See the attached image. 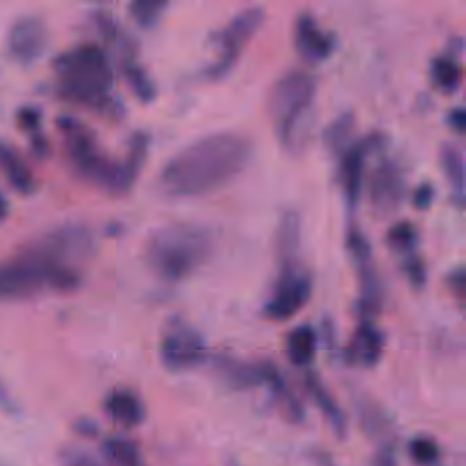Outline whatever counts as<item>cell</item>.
Segmentation results:
<instances>
[{"label": "cell", "mask_w": 466, "mask_h": 466, "mask_svg": "<svg viewBox=\"0 0 466 466\" xmlns=\"http://www.w3.org/2000/svg\"><path fill=\"white\" fill-rule=\"evenodd\" d=\"M94 252V236L80 223L43 234L0 260V302L77 290L84 282V264Z\"/></svg>", "instance_id": "cell-1"}, {"label": "cell", "mask_w": 466, "mask_h": 466, "mask_svg": "<svg viewBox=\"0 0 466 466\" xmlns=\"http://www.w3.org/2000/svg\"><path fill=\"white\" fill-rule=\"evenodd\" d=\"M253 155L247 136L219 130L196 138L163 166L160 187L173 198H196L219 189L236 178Z\"/></svg>", "instance_id": "cell-2"}, {"label": "cell", "mask_w": 466, "mask_h": 466, "mask_svg": "<svg viewBox=\"0 0 466 466\" xmlns=\"http://www.w3.org/2000/svg\"><path fill=\"white\" fill-rule=\"evenodd\" d=\"M56 127L67 157L81 177L111 195H127L133 189L148 159V132L136 130L127 141V155L116 159L103 148L97 133L77 116L62 114Z\"/></svg>", "instance_id": "cell-3"}, {"label": "cell", "mask_w": 466, "mask_h": 466, "mask_svg": "<svg viewBox=\"0 0 466 466\" xmlns=\"http://www.w3.org/2000/svg\"><path fill=\"white\" fill-rule=\"evenodd\" d=\"M53 70L59 97L111 121L124 118L127 107L114 92L116 66L99 43H80L64 51L54 59Z\"/></svg>", "instance_id": "cell-4"}, {"label": "cell", "mask_w": 466, "mask_h": 466, "mask_svg": "<svg viewBox=\"0 0 466 466\" xmlns=\"http://www.w3.org/2000/svg\"><path fill=\"white\" fill-rule=\"evenodd\" d=\"M214 250L215 234L211 228L201 223L176 222L152 231L144 256L160 279L177 283L198 271Z\"/></svg>", "instance_id": "cell-5"}, {"label": "cell", "mask_w": 466, "mask_h": 466, "mask_svg": "<svg viewBox=\"0 0 466 466\" xmlns=\"http://www.w3.org/2000/svg\"><path fill=\"white\" fill-rule=\"evenodd\" d=\"M316 91L315 75L299 67L286 70L269 89V118L278 141L288 151H301L307 141Z\"/></svg>", "instance_id": "cell-6"}, {"label": "cell", "mask_w": 466, "mask_h": 466, "mask_svg": "<svg viewBox=\"0 0 466 466\" xmlns=\"http://www.w3.org/2000/svg\"><path fill=\"white\" fill-rule=\"evenodd\" d=\"M266 20V9L261 5H250L234 13L225 25L212 35L215 58L203 69V76L218 80L228 75L238 62L242 51L255 36Z\"/></svg>", "instance_id": "cell-7"}, {"label": "cell", "mask_w": 466, "mask_h": 466, "mask_svg": "<svg viewBox=\"0 0 466 466\" xmlns=\"http://www.w3.org/2000/svg\"><path fill=\"white\" fill-rule=\"evenodd\" d=\"M163 367L173 373L195 370L208 360L206 338L181 316L168 319L159 343Z\"/></svg>", "instance_id": "cell-8"}, {"label": "cell", "mask_w": 466, "mask_h": 466, "mask_svg": "<svg viewBox=\"0 0 466 466\" xmlns=\"http://www.w3.org/2000/svg\"><path fill=\"white\" fill-rule=\"evenodd\" d=\"M279 266V274L263 305L264 316L275 323H283L299 315L313 293L312 277L299 261Z\"/></svg>", "instance_id": "cell-9"}, {"label": "cell", "mask_w": 466, "mask_h": 466, "mask_svg": "<svg viewBox=\"0 0 466 466\" xmlns=\"http://www.w3.org/2000/svg\"><path fill=\"white\" fill-rule=\"evenodd\" d=\"M50 31L47 24L37 15H24L15 18L6 35L7 56L15 64L31 67L47 53Z\"/></svg>", "instance_id": "cell-10"}, {"label": "cell", "mask_w": 466, "mask_h": 466, "mask_svg": "<svg viewBox=\"0 0 466 466\" xmlns=\"http://www.w3.org/2000/svg\"><path fill=\"white\" fill-rule=\"evenodd\" d=\"M386 146V137L381 133H370L360 140L349 144L340 152L339 184L349 209H354L364 189L367 160L373 151Z\"/></svg>", "instance_id": "cell-11"}, {"label": "cell", "mask_w": 466, "mask_h": 466, "mask_svg": "<svg viewBox=\"0 0 466 466\" xmlns=\"http://www.w3.org/2000/svg\"><path fill=\"white\" fill-rule=\"evenodd\" d=\"M406 193V177L400 165L392 159H381L368 178V198L379 214H390L402 203Z\"/></svg>", "instance_id": "cell-12"}, {"label": "cell", "mask_w": 466, "mask_h": 466, "mask_svg": "<svg viewBox=\"0 0 466 466\" xmlns=\"http://www.w3.org/2000/svg\"><path fill=\"white\" fill-rule=\"evenodd\" d=\"M386 350V335L372 319H361L354 329L343 360L350 367L370 370L379 365Z\"/></svg>", "instance_id": "cell-13"}, {"label": "cell", "mask_w": 466, "mask_h": 466, "mask_svg": "<svg viewBox=\"0 0 466 466\" xmlns=\"http://www.w3.org/2000/svg\"><path fill=\"white\" fill-rule=\"evenodd\" d=\"M294 45L308 62H323L332 56L337 39L332 32L320 25L312 13L304 10L294 21Z\"/></svg>", "instance_id": "cell-14"}, {"label": "cell", "mask_w": 466, "mask_h": 466, "mask_svg": "<svg viewBox=\"0 0 466 466\" xmlns=\"http://www.w3.org/2000/svg\"><path fill=\"white\" fill-rule=\"evenodd\" d=\"M215 375L228 389L248 391L264 384V361L249 362L228 353H219L212 359Z\"/></svg>", "instance_id": "cell-15"}, {"label": "cell", "mask_w": 466, "mask_h": 466, "mask_svg": "<svg viewBox=\"0 0 466 466\" xmlns=\"http://www.w3.org/2000/svg\"><path fill=\"white\" fill-rule=\"evenodd\" d=\"M304 387L334 435L337 438L345 439L348 435V419L345 411L326 383L321 380L320 376L312 370H308L304 375Z\"/></svg>", "instance_id": "cell-16"}, {"label": "cell", "mask_w": 466, "mask_h": 466, "mask_svg": "<svg viewBox=\"0 0 466 466\" xmlns=\"http://www.w3.org/2000/svg\"><path fill=\"white\" fill-rule=\"evenodd\" d=\"M272 400L291 424H301L307 419V410L299 395L289 386L282 370L271 361H264V384Z\"/></svg>", "instance_id": "cell-17"}, {"label": "cell", "mask_w": 466, "mask_h": 466, "mask_svg": "<svg viewBox=\"0 0 466 466\" xmlns=\"http://www.w3.org/2000/svg\"><path fill=\"white\" fill-rule=\"evenodd\" d=\"M103 410L116 424L127 430L140 427L147 419L146 403L127 387L111 390L103 400Z\"/></svg>", "instance_id": "cell-18"}, {"label": "cell", "mask_w": 466, "mask_h": 466, "mask_svg": "<svg viewBox=\"0 0 466 466\" xmlns=\"http://www.w3.org/2000/svg\"><path fill=\"white\" fill-rule=\"evenodd\" d=\"M0 170L13 189L23 196H32L39 189V182L23 155L7 141L0 140Z\"/></svg>", "instance_id": "cell-19"}, {"label": "cell", "mask_w": 466, "mask_h": 466, "mask_svg": "<svg viewBox=\"0 0 466 466\" xmlns=\"http://www.w3.org/2000/svg\"><path fill=\"white\" fill-rule=\"evenodd\" d=\"M302 220L297 209L289 208L280 215L275 233V250L279 264L297 263L301 250Z\"/></svg>", "instance_id": "cell-20"}, {"label": "cell", "mask_w": 466, "mask_h": 466, "mask_svg": "<svg viewBox=\"0 0 466 466\" xmlns=\"http://www.w3.org/2000/svg\"><path fill=\"white\" fill-rule=\"evenodd\" d=\"M319 349V334L310 324H299L286 337L285 350L289 361L297 368H308L315 361Z\"/></svg>", "instance_id": "cell-21"}, {"label": "cell", "mask_w": 466, "mask_h": 466, "mask_svg": "<svg viewBox=\"0 0 466 466\" xmlns=\"http://www.w3.org/2000/svg\"><path fill=\"white\" fill-rule=\"evenodd\" d=\"M354 408H356L357 419L362 431L370 438L383 439V441H392L394 422L378 402L359 395L354 400Z\"/></svg>", "instance_id": "cell-22"}, {"label": "cell", "mask_w": 466, "mask_h": 466, "mask_svg": "<svg viewBox=\"0 0 466 466\" xmlns=\"http://www.w3.org/2000/svg\"><path fill=\"white\" fill-rule=\"evenodd\" d=\"M45 114L37 106L24 105L15 111V124L29 138L32 151L40 159L51 154V144L43 127Z\"/></svg>", "instance_id": "cell-23"}, {"label": "cell", "mask_w": 466, "mask_h": 466, "mask_svg": "<svg viewBox=\"0 0 466 466\" xmlns=\"http://www.w3.org/2000/svg\"><path fill=\"white\" fill-rule=\"evenodd\" d=\"M121 72L125 83L129 86L130 91L144 105L154 102L157 96V86L152 78L151 73L137 59L136 54L124 56L121 64Z\"/></svg>", "instance_id": "cell-24"}, {"label": "cell", "mask_w": 466, "mask_h": 466, "mask_svg": "<svg viewBox=\"0 0 466 466\" xmlns=\"http://www.w3.org/2000/svg\"><path fill=\"white\" fill-rule=\"evenodd\" d=\"M439 159H441V168L444 176L451 187L452 195L455 200L462 206L465 200V157L460 146L446 141L441 144L439 151Z\"/></svg>", "instance_id": "cell-25"}, {"label": "cell", "mask_w": 466, "mask_h": 466, "mask_svg": "<svg viewBox=\"0 0 466 466\" xmlns=\"http://www.w3.org/2000/svg\"><path fill=\"white\" fill-rule=\"evenodd\" d=\"M100 451L110 466H146L140 446L127 436H107L100 444Z\"/></svg>", "instance_id": "cell-26"}, {"label": "cell", "mask_w": 466, "mask_h": 466, "mask_svg": "<svg viewBox=\"0 0 466 466\" xmlns=\"http://www.w3.org/2000/svg\"><path fill=\"white\" fill-rule=\"evenodd\" d=\"M430 76L436 88L452 94L460 88L462 81V65L451 54H439L431 61Z\"/></svg>", "instance_id": "cell-27"}, {"label": "cell", "mask_w": 466, "mask_h": 466, "mask_svg": "<svg viewBox=\"0 0 466 466\" xmlns=\"http://www.w3.org/2000/svg\"><path fill=\"white\" fill-rule=\"evenodd\" d=\"M354 127H356V116L351 111L338 114L323 132V140L327 148L337 154L342 152L350 144Z\"/></svg>", "instance_id": "cell-28"}, {"label": "cell", "mask_w": 466, "mask_h": 466, "mask_svg": "<svg viewBox=\"0 0 466 466\" xmlns=\"http://www.w3.org/2000/svg\"><path fill=\"white\" fill-rule=\"evenodd\" d=\"M420 241V233L417 226L410 220H398L387 231V242L397 252H416Z\"/></svg>", "instance_id": "cell-29"}, {"label": "cell", "mask_w": 466, "mask_h": 466, "mask_svg": "<svg viewBox=\"0 0 466 466\" xmlns=\"http://www.w3.org/2000/svg\"><path fill=\"white\" fill-rule=\"evenodd\" d=\"M167 6L165 0H135L127 6V12L138 26L149 29L159 23Z\"/></svg>", "instance_id": "cell-30"}, {"label": "cell", "mask_w": 466, "mask_h": 466, "mask_svg": "<svg viewBox=\"0 0 466 466\" xmlns=\"http://www.w3.org/2000/svg\"><path fill=\"white\" fill-rule=\"evenodd\" d=\"M408 454L419 466H433L441 458V447L428 435H417L408 443Z\"/></svg>", "instance_id": "cell-31"}, {"label": "cell", "mask_w": 466, "mask_h": 466, "mask_svg": "<svg viewBox=\"0 0 466 466\" xmlns=\"http://www.w3.org/2000/svg\"><path fill=\"white\" fill-rule=\"evenodd\" d=\"M400 269L411 288L420 290L428 280V267L424 258L417 252L406 253L400 260Z\"/></svg>", "instance_id": "cell-32"}, {"label": "cell", "mask_w": 466, "mask_h": 466, "mask_svg": "<svg viewBox=\"0 0 466 466\" xmlns=\"http://www.w3.org/2000/svg\"><path fill=\"white\" fill-rule=\"evenodd\" d=\"M370 466H400V450L394 439L379 444L370 458Z\"/></svg>", "instance_id": "cell-33"}, {"label": "cell", "mask_w": 466, "mask_h": 466, "mask_svg": "<svg viewBox=\"0 0 466 466\" xmlns=\"http://www.w3.org/2000/svg\"><path fill=\"white\" fill-rule=\"evenodd\" d=\"M59 460L64 466H103L94 455L78 447H65L59 452Z\"/></svg>", "instance_id": "cell-34"}, {"label": "cell", "mask_w": 466, "mask_h": 466, "mask_svg": "<svg viewBox=\"0 0 466 466\" xmlns=\"http://www.w3.org/2000/svg\"><path fill=\"white\" fill-rule=\"evenodd\" d=\"M447 285L455 299L462 305L466 296V274L462 266L457 267L450 272L447 277Z\"/></svg>", "instance_id": "cell-35"}, {"label": "cell", "mask_w": 466, "mask_h": 466, "mask_svg": "<svg viewBox=\"0 0 466 466\" xmlns=\"http://www.w3.org/2000/svg\"><path fill=\"white\" fill-rule=\"evenodd\" d=\"M0 411L10 417H18L23 413L15 395L10 392L9 387L5 384L2 378H0Z\"/></svg>", "instance_id": "cell-36"}, {"label": "cell", "mask_w": 466, "mask_h": 466, "mask_svg": "<svg viewBox=\"0 0 466 466\" xmlns=\"http://www.w3.org/2000/svg\"><path fill=\"white\" fill-rule=\"evenodd\" d=\"M413 206L417 209H427L432 206L435 200V187L431 182H421L416 189L413 190Z\"/></svg>", "instance_id": "cell-37"}, {"label": "cell", "mask_w": 466, "mask_h": 466, "mask_svg": "<svg viewBox=\"0 0 466 466\" xmlns=\"http://www.w3.org/2000/svg\"><path fill=\"white\" fill-rule=\"evenodd\" d=\"M73 430L81 438L96 439L100 435V425L91 417H80L76 420Z\"/></svg>", "instance_id": "cell-38"}, {"label": "cell", "mask_w": 466, "mask_h": 466, "mask_svg": "<svg viewBox=\"0 0 466 466\" xmlns=\"http://www.w3.org/2000/svg\"><path fill=\"white\" fill-rule=\"evenodd\" d=\"M447 124L455 132L463 135L466 129V110L463 106H455L447 114Z\"/></svg>", "instance_id": "cell-39"}, {"label": "cell", "mask_w": 466, "mask_h": 466, "mask_svg": "<svg viewBox=\"0 0 466 466\" xmlns=\"http://www.w3.org/2000/svg\"><path fill=\"white\" fill-rule=\"evenodd\" d=\"M10 215V203L6 196L0 190V222H4Z\"/></svg>", "instance_id": "cell-40"}, {"label": "cell", "mask_w": 466, "mask_h": 466, "mask_svg": "<svg viewBox=\"0 0 466 466\" xmlns=\"http://www.w3.org/2000/svg\"><path fill=\"white\" fill-rule=\"evenodd\" d=\"M316 460H318L319 466H337L335 465L334 460H332L329 454H326V452H318Z\"/></svg>", "instance_id": "cell-41"}, {"label": "cell", "mask_w": 466, "mask_h": 466, "mask_svg": "<svg viewBox=\"0 0 466 466\" xmlns=\"http://www.w3.org/2000/svg\"><path fill=\"white\" fill-rule=\"evenodd\" d=\"M226 466H242L241 463L238 462V461L234 460V458H230V460H228V462H226Z\"/></svg>", "instance_id": "cell-42"}, {"label": "cell", "mask_w": 466, "mask_h": 466, "mask_svg": "<svg viewBox=\"0 0 466 466\" xmlns=\"http://www.w3.org/2000/svg\"><path fill=\"white\" fill-rule=\"evenodd\" d=\"M0 466H2V465H0Z\"/></svg>", "instance_id": "cell-43"}]
</instances>
